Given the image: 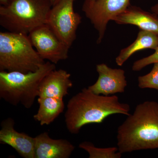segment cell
I'll list each match as a JSON object with an SVG mask.
<instances>
[{
    "instance_id": "6da1fadb",
    "label": "cell",
    "mask_w": 158,
    "mask_h": 158,
    "mask_svg": "<svg viewBox=\"0 0 158 158\" xmlns=\"http://www.w3.org/2000/svg\"><path fill=\"white\" fill-rule=\"evenodd\" d=\"M130 111L129 105L120 102L116 95L97 94L85 88L69 101L65 122L69 132L77 134L86 125L102 123L113 114L128 116Z\"/></svg>"
},
{
    "instance_id": "7a4b0ae2",
    "label": "cell",
    "mask_w": 158,
    "mask_h": 158,
    "mask_svg": "<svg viewBox=\"0 0 158 158\" xmlns=\"http://www.w3.org/2000/svg\"><path fill=\"white\" fill-rule=\"evenodd\" d=\"M117 130V145L121 154L158 148V103L137 105Z\"/></svg>"
},
{
    "instance_id": "3957f363",
    "label": "cell",
    "mask_w": 158,
    "mask_h": 158,
    "mask_svg": "<svg viewBox=\"0 0 158 158\" xmlns=\"http://www.w3.org/2000/svg\"><path fill=\"white\" fill-rule=\"evenodd\" d=\"M55 69V64L48 61L33 72L0 71V98L13 106L21 104L30 109L39 97L43 79Z\"/></svg>"
},
{
    "instance_id": "277c9868",
    "label": "cell",
    "mask_w": 158,
    "mask_h": 158,
    "mask_svg": "<svg viewBox=\"0 0 158 158\" xmlns=\"http://www.w3.org/2000/svg\"><path fill=\"white\" fill-rule=\"evenodd\" d=\"M52 7L50 0H9L0 6V25L9 32L28 35L46 24Z\"/></svg>"
},
{
    "instance_id": "5b68a950",
    "label": "cell",
    "mask_w": 158,
    "mask_h": 158,
    "mask_svg": "<svg viewBox=\"0 0 158 158\" xmlns=\"http://www.w3.org/2000/svg\"><path fill=\"white\" fill-rule=\"evenodd\" d=\"M45 62L28 35L0 32V71L28 73L36 71Z\"/></svg>"
},
{
    "instance_id": "8992f818",
    "label": "cell",
    "mask_w": 158,
    "mask_h": 158,
    "mask_svg": "<svg viewBox=\"0 0 158 158\" xmlns=\"http://www.w3.org/2000/svg\"><path fill=\"white\" fill-rule=\"evenodd\" d=\"M75 0H60L51 8L46 24L57 37L69 48L76 39L81 17L74 10Z\"/></svg>"
},
{
    "instance_id": "52a82bcc",
    "label": "cell",
    "mask_w": 158,
    "mask_h": 158,
    "mask_svg": "<svg viewBox=\"0 0 158 158\" xmlns=\"http://www.w3.org/2000/svg\"><path fill=\"white\" fill-rule=\"evenodd\" d=\"M131 6L130 0H85L82 11L98 33L97 43H101L109 22Z\"/></svg>"
},
{
    "instance_id": "ba28073f",
    "label": "cell",
    "mask_w": 158,
    "mask_h": 158,
    "mask_svg": "<svg viewBox=\"0 0 158 158\" xmlns=\"http://www.w3.org/2000/svg\"><path fill=\"white\" fill-rule=\"evenodd\" d=\"M28 37L37 53L44 60L56 64L68 58L70 48L64 43L46 24L29 33Z\"/></svg>"
},
{
    "instance_id": "9c48e42d",
    "label": "cell",
    "mask_w": 158,
    "mask_h": 158,
    "mask_svg": "<svg viewBox=\"0 0 158 158\" xmlns=\"http://www.w3.org/2000/svg\"><path fill=\"white\" fill-rule=\"evenodd\" d=\"M96 70L98 79L94 85L88 87L92 92L106 96L124 92L127 81L123 69L110 68L102 63L96 65Z\"/></svg>"
},
{
    "instance_id": "30bf717a",
    "label": "cell",
    "mask_w": 158,
    "mask_h": 158,
    "mask_svg": "<svg viewBox=\"0 0 158 158\" xmlns=\"http://www.w3.org/2000/svg\"><path fill=\"white\" fill-rule=\"evenodd\" d=\"M13 118H8L1 123L0 142L14 148L22 157L35 158V138L14 128Z\"/></svg>"
},
{
    "instance_id": "8fae6325",
    "label": "cell",
    "mask_w": 158,
    "mask_h": 158,
    "mask_svg": "<svg viewBox=\"0 0 158 158\" xmlns=\"http://www.w3.org/2000/svg\"><path fill=\"white\" fill-rule=\"evenodd\" d=\"M34 138L35 158H69L75 149L68 140L53 139L47 132Z\"/></svg>"
},
{
    "instance_id": "7c38bea8",
    "label": "cell",
    "mask_w": 158,
    "mask_h": 158,
    "mask_svg": "<svg viewBox=\"0 0 158 158\" xmlns=\"http://www.w3.org/2000/svg\"><path fill=\"white\" fill-rule=\"evenodd\" d=\"M71 75L66 71L55 69L48 74L40 83L38 97H51L60 99L69 94L73 86Z\"/></svg>"
},
{
    "instance_id": "4fadbf2b",
    "label": "cell",
    "mask_w": 158,
    "mask_h": 158,
    "mask_svg": "<svg viewBox=\"0 0 158 158\" xmlns=\"http://www.w3.org/2000/svg\"><path fill=\"white\" fill-rule=\"evenodd\" d=\"M113 21L118 24L133 25L140 30L158 34V15L144 11L137 6L131 5Z\"/></svg>"
},
{
    "instance_id": "5bb4252c",
    "label": "cell",
    "mask_w": 158,
    "mask_h": 158,
    "mask_svg": "<svg viewBox=\"0 0 158 158\" xmlns=\"http://www.w3.org/2000/svg\"><path fill=\"white\" fill-rule=\"evenodd\" d=\"M158 47V34L140 30L135 40L127 47L120 51L116 58V63L118 66H121L136 52L148 48L155 50Z\"/></svg>"
},
{
    "instance_id": "9a60e30c",
    "label": "cell",
    "mask_w": 158,
    "mask_h": 158,
    "mask_svg": "<svg viewBox=\"0 0 158 158\" xmlns=\"http://www.w3.org/2000/svg\"><path fill=\"white\" fill-rule=\"evenodd\" d=\"M39 107L34 119L41 126L48 125L63 113L65 105L63 99L51 97H38Z\"/></svg>"
},
{
    "instance_id": "2e32d148",
    "label": "cell",
    "mask_w": 158,
    "mask_h": 158,
    "mask_svg": "<svg viewBox=\"0 0 158 158\" xmlns=\"http://www.w3.org/2000/svg\"><path fill=\"white\" fill-rule=\"evenodd\" d=\"M79 147L88 152L89 158H120L122 154L118 152V147L100 148L88 141L82 142Z\"/></svg>"
},
{
    "instance_id": "e0dca14e",
    "label": "cell",
    "mask_w": 158,
    "mask_h": 158,
    "mask_svg": "<svg viewBox=\"0 0 158 158\" xmlns=\"http://www.w3.org/2000/svg\"><path fill=\"white\" fill-rule=\"evenodd\" d=\"M152 70L138 78V86L141 89L150 88L158 90V62L154 63Z\"/></svg>"
},
{
    "instance_id": "ac0fdd59",
    "label": "cell",
    "mask_w": 158,
    "mask_h": 158,
    "mask_svg": "<svg viewBox=\"0 0 158 158\" xmlns=\"http://www.w3.org/2000/svg\"><path fill=\"white\" fill-rule=\"evenodd\" d=\"M156 62H158V47L152 55L134 62L132 69L134 71H139L147 65Z\"/></svg>"
},
{
    "instance_id": "d6986e66",
    "label": "cell",
    "mask_w": 158,
    "mask_h": 158,
    "mask_svg": "<svg viewBox=\"0 0 158 158\" xmlns=\"http://www.w3.org/2000/svg\"><path fill=\"white\" fill-rule=\"evenodd\" d=\"M151 10L153 13L158 15V3L152 7Z\"/></svg>"
},
{
    "instance_id": "ffe728a7",
    "label": "cell",
    "mask_w": 158,
    "mask_h": 158,
    "mask_svg": "<svg viewBox=\"0 0 158 158\" xmlns=\"http://www.w3.org/2000/svg\"><path fill=\"white\" fill-rule=\"evenodd\" d=\"M9 0H0V4L1 6H5L7 5Z\"/></svg>"
},
{
    "instance_id": "44dd1931",
    "label": "cell",
    "mask_w": 158,
    "mask_h": 158,
    "mask_svg": "<svg viewBox=\"0 0 158 158\" xmlns=\"http://www.w3.org/2000/svg\"><path fill=\"white\" fill-rule=\"evenodd\" d=\"M52 6H55L60 0H50Z\"/></svg>"
},
{
    "instance_id": "7402d4cb",
    "label": "cell",
    "mask_w": 158,
    "mask_h": 158,
    "mask_svg": "<svg viewBox=\"0 0 158 158\" xmlns=\"http://www.w3.org/2000/svg\"><path fill=\"white\" fill-rule=\"evenodd\" d=\"M90 1H94V0H90Z\"/></svg>"
}]
</instances>
